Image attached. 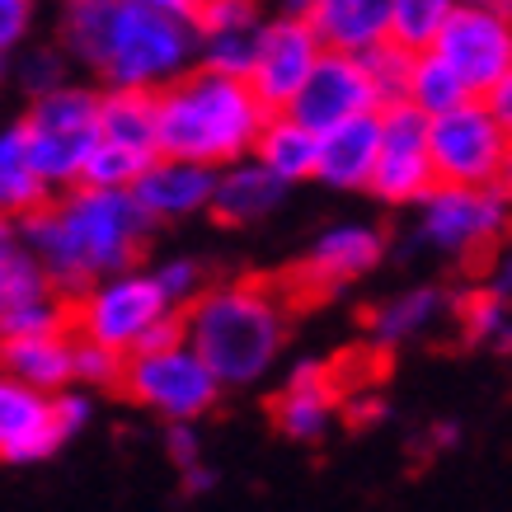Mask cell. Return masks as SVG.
Masks as SVG:
<instances>
[{
  "label": "cell",
  "instance_id": "6da1fadb",
  "mask_svg": "<svg viewBox=\"0 0 512 512\" xmlns=\"http://www.w3.org/2000/svg\"><path fill=\"white\" fill-rule=\"evenodd\" d=\"M19 226V249L47 273L52 292L76 301L90 282L137 268L151 240V221L141 217L132 193H99V188H66L29 212Z\"/></svg>",
  "mask_w": 512,
  "mask_h": 512
},
{
  "label": "cell",
  "instance_id": "7a4b0ae2",
  "mask_svg": "<svg viewBox=\"0 0 512 512\" xmlns=\"http://www.w3.org/2000/svg\"><path fill=\"white\" fill-rule=\"evenodd\" d=\"M179 325L221 390L259 386L287 348V292L259 278L207 282V292L179 311Z\"/></svg>",
  "mask_w": 512,
  "mask_h": 512
},
{
  "label": "cell",
  "instance_id": "3957f363",
  "mask_svg": "<svg viewBox=\"0 0 512 512\" xmlns=\"http://www.w3.org/2000/svg\"><path fill=\"white\" fill-rule=\"evenodd\" d=\"M264 118L268 113L245 80L207 76L193 66L184 80L156 94V156L226 170L235 160H249Z\"/></svg>",
  "mask_w": 512,
  "mask_h": 512
},
{
  "label": "cell",
  "instance_id": "277c9868",
  "mask_svg": "<svg viewBox=\"0 0 512 512\" xmlns=\"http://www.w3.org/2000/svg\"><path fill=\"white\" fill-rule=\"evenodd\" d=\"M198 66V33L193 24L141 0H123L109 33V52L99 62V90H141L160 94Z\"/></svg>",
  "mask_w": 512,
  "mask_h": 512
},
{
  "label": "cell",
  "instance_id": "5b68a950",
  "mask_svg": "<svg viewBox=\"0 0 512 512\" xmlns=\"http://www.w3.org/2000/svg\"><path fill=\"white\" fill-rule=\"evenodd\" d=\"M94 113H99V85H80V80H66L43 99H29L19 127H24L29 170L47 193H66L80 184L85 156L99 141Z\"/></svg>",
  "mask_w": 512,
  "mask_h": 512
},
{
  "label": "cell",
  "instance_id": "8992f818",
  "mask_svg": "<svg viewBox=\"0 0 512 512\" xmlns=\"http://www.w3.org/2000/svg\"><path fill=\"white\" fill-rule=\"evenodd\" d=\"M165 315L179 311L160 296L151 273L146 268H127V273H109V278L90 282L71 301V339L99 343V348L132 357L137 343L146 339V329L160 325Z\"/></svg>",
  "mask_w": 512,
  "mask_h": 512
},
{
  "label": "cell",
  "instance_id": "52a82bcc",
  "mask_svg": "<svg viewBox=\"0 0 512 512\" xmlns=\"http://www.w3.org/2000/svg\"><path fill=\"white\" fill-rule=\"evenodd\" d=\"M428 165L437 184L451 188H503L512 165L508 127L494 123L480 99L428 123Z\"/></svg>",
  "mask_w": 512,
  "mask_h": 512
},
{
  "label": "cell",
  "instance_id": "ba28073f",
  "mask_svg": "<svg viewBox=\"0 0 512 512\" xmlns=\"http://www.w3.org/2000/svg\"><path fill=\"white\" fill-rule=\"evenodd\" d=\"M118 390L165 423H198L221 400L217 376L202 367V357L188 343H174L160 353H132Z\"/></svg>",
  "mask_w": 512,
  "mask_h": 512
},
{
  "label": "cell",
  "instance_id": "9c48e42d",
  "mask_svg": "<svg viewBox=\"0 0 512 512\" xmlns=\"http://www.w3.org/2000/svg\"><path fill=\"white\" fill-rule=\"evenodd\" d=\"M508 235V184L503 188H451L433 184V193L419 202V240L423 245L480 259Z\"/></svg>",
  "mask_w": 512,
  "mask_h": 512
},
{
  "label": "cell",
  "instance_id": "30bf717a",
  "mask_svg": "<svg viewBox=\"0 0 512 512\" xmlns=\"http://www.w3.org/2000/svg\"><path fill=\"white\" fill-rule=\"evenodd\" d=\"M376 170L367 179V193L381 198L386 207H419L433 193V165H428V118L414 104H386L376 109Z\"/></svg>",
  "mask_w": 512,
  "mask_h": 512
},
{
  "label": "cell",
  "instance_id": "8fae6325",
  "mask_svg": "<svg viewBox=\"0 0 512 512\" xmlns=\"http://www.w3.org/2000/svg\"><path fill=\"white\" fill-rule=\"evenodd\" d=\"M433 57L461 76L475 99L484 90H494L498 80L512 76V19L508 10H475V5H456L447 15V24L437 29Z\"/></svg>",
  "mask_w": 512,
  "mask_h": 512
},
{
  "label": "cell",
  "instance_id": "7c38bea8",
  "mask_svg": "<svg viewBox=\"0 0 512 512\" xmlns=\"http://www.w3.org/2000/svg\"><path fill=\"white\" fill-rule=\"evenodd\" d=\"M325 47L315 43V33L301 19H264L259 29V47L249 62V94L259 99L264 113H287V104L296 99V90L306 85L311 66L320 62Z\"/></svg>",
  "mask_w": 512,
  "mask_h": 512
},
{
  "label": "cell",
  "instance_id": "4fadbf2b",
  "mask_svg": "<svg viewBox=\"0 0 512 512\" xmlns=\"http://www.w3.org/2000/svg\"><path fill=\"white\" fill-rule=\"evenodd\" d=\"M362 113H376V94L362 76L357 57H343V52H320L306 85L287 104V118L301 123L306 132H315V137L348 123V118H362Z\"/></svg>",
  "mask_w": 512,
  "mask_h": 512
},
{
  "label": "cell",
  "instance_id": "5bb4252c",
  "mask_svg": "<svg viewBox=\"0 0 512 512\" xmlns=\"http://www.w3.org/2000/svg\"><path fill=\"white\" fill-rule=\"evenodd\" d=\"M386 259V231L372 221H339L329 231L315 235V245L306 249V259L296 268V282L306 292H334L348 282L367 278L372 268Z\"/></svg>",
  "mask_w": 512,
  "mask_h": 512
},
{
  "label": "cell",
  "instance_id": "9a60e30c",
  "mask_svg": "<svg viewBox=\"0 0 512 512\" xmlns=\"http://www.w3.org/2000/svg\"><path fill=\"white\" fill-rule=\"evenodd\" d=\"M62 442L66 437L57 433L52 400L0 372V461L5 466H38L47 456H57Z\"/></svg>",
  "mask_w": 512,
  "mask_h": 512
},
{
  "label": "cell",
  "instance_id": "2e32d148",
  "mask_svg": "<svg viewBox=\"0 0 512 512\" xmlns=\"http://www.w3.org/2000/svg\"><path fill=\"white\" fill-rule=\"evenodd\" d=\"M212 184H217V170H202V165H188V160L156 156L127 193H132V202L141 207V217L151 221V226H165V221L207 217Z\"/></svg>",
  "mask_w": 512,
  "mask_h": 512
},
{
  "label": "cell",
  "instance_id": "e0dca14e",
  "mask_svg": "<svg viewBox=\"0 0 512 512\" xmlns=\"http://www.w3.org/2000/svg\"><path fill=\"white\" fill-rule=\"evenodd\" d=\"M334 414H339V386H334L329 362H315V357L296 362L282 395L273 400L278 433L292 437V442H320L329 433Z\"/></svg>",
  "mask_w": 512,
  "mask_h": 512
},
{
  "label": "cell",
  "instance_id": "ac0fdd59",
  "mask_svg": "<svg viewBox=\"0 0 512 512\" xmlns=\"http://www.w3.org/2000/svg\"><path fill=\"white\" fill-rule=\"evenodd\" d=\"M376 151H381L376 113L348 118V123L315 137V179L325 188H339V193H367V179L376 170Z\"/></svg>",
  "mask_w": 512,
  "mask_h": 512
},
{
  "label": "cell",
  "instance_id": "d6986e66",
  "mask_svg": "<svg viewBox=\"0 0 512 512\" xmlns=\"http://www.w3.org/2000/svg\"><path fill=\"white\" fill-rule=\"evenodd\" d=\"M306 29L325 52L362 57L367 47L386 43V0H315Z\"/></svg>",
  "mask_w": 512,
  "mask_h": 512
},
{
  "label": "cell",
  "instance_id": "ffe728a7",
  "mask_svg": "<svg viewBox=\"0 0 512 512\" xmlns=\"http://www.w3.org/2000/svg\"><path fill=\"white\" fill-rule=\"evenodd\" d=\"M287 198V188L278 179H268L254 160H235L226 170H217L212 184V202H207V217L221 226H254V221L273 217Z\"/></svg>",
  "mask_w": 512,
  "mask_h": 512
},
{
  "label": "cell",
  "instance_id": "44dd1931",
  "mask_svg": "<svg viewBox=\"0 0 512 512\" xmlns=\"http://www.w3.org/2000/svg\"><path fill=\"white\" fill-rule=\"evenodd\" d=\"M71 334H43V339H10L0 343V372L15 376L19 386L38 395H62L71 390Z\"/></svg>",
  "mask_w": 512,
  "mask_h": 512
},
{
  "label": "cell",
  "instance_id": "7402d4cb",
  "mask_svg": "<svg viewBox=\"0 0 512 512\" xmlns=\"http://www.w3.org/2000/svg\"><path fill=\"white\" fill-rule=\"evenodd\" d=\"M249 160L268 179H278L282 188L306 184V179H315V132L292 123L287 113H268L254 146H249Z\"/></svg>",
  "mask_w": 512,
  "mask_h": 512
},
{
  "label": "cell",
  "instance_id": "603a6c76",
  "mask_svg": "<svg viewBox=\"0 0 512 512\" xmlns=\"http://www.w3.org/2000/svg\"><path fill=\"white\" fill-rule=\"evenodd\" d=\"M123 0H62V19H57V52L71 66H90L99 71L104 52H109V33L118 19Z\"/></svg>",
  "mask_w": 512,
  "mask_h": 512
},
{
  "label": "cell",
  "instance_id": "cb8c5ba5",
  "mask_svg": "<svg viewBox=\"0 0 512 512\" xmlns=\"http://www.w3.org/2000/svg\"><path fill=\"white\" fill-rule=\"evenodd\" d=\"M94 127H99V141L127 146V151H137V156H156V94L99 90Z\"/></svg>",
  "mask_w": 512,
  "mask_h": 512
},
{
  "label": "cell",
  "instance_id": "d4e9b609",
  "mask_svg": "<svg viewBox=\"0 0 512 512\" xmlns=\"http://www.w3.org/2000/svg\"><path fill=\"white\" fill-rule=\"evenodd\" d=\"M442 311H447V296L437 292V287H409V292L381 301L367 315V329H372V339L381 348H395V343H409V339H419V334H428Z\"/></svg>",
  "mask_w": 512,
  "mask_h": 512
},
{
  "label": "cell",
  "instance_id": "484cf974",
  "mask_svg": "<svg viewBox=\"0 0 512 512\" xmlns=\"http://www.w3.org/2000/svg\"><path fill=\"white\" fill-rule=\"evenodd\" d=\"M52 198L29 170V151H24V127L5 123L0 127V217L24 221Z\"/></svg>",
  "mask_w": 512,
  "mask_h": 512
},
{
  "label": "cell",
  "instance_id": "4316f807",
  "mask_svg": "<svg viewBox=\"0 0 512 512\" xmlns=\"http://www.w3.org/2000/svg\"><path fill=\"white\" fill-rule=\"evenodd\" d=\"M470 99H475V94L461 85V76H456L442 57H433V52H419V57H414L409 85H404V104H414L428 123L451 109H461V104H470Z\"/></svg>",
  "mask_w": 512,
  "mask_h": 512
},
{
  "label": "cell",
  "instance_id": "83f0119b",
  "mask_svg": "<svg viewBox=\"0 0 512 512\" xmlns=\"http://www.w3.org/2000/svg\"><path fill=\"white\" fill-rule=\"evenodd\" d=\"M451 10H456V0H386V43L419 57L433 47Z\"/></svg>",
  "mask_w": 512,
  "mask_h": 512
},
{
  "label": "cell",
  "instance_id": "f1b7e54d",
  "mask_svg": "<svg viewBox=\"0 0 512 512\" xmlns=\"http://www.w3.org/2000/svg\"><path fill=\"white\" fill-rule=\"evenodd\" d=\"M456 320H461V339L475 348H508V301L489 287H470L456 296Z\"/></svg>",
  "mask_w": 512,
  "mask_h": 512
},
{
  "label": "cell",
  "instance_id": "f546056e",
  "mask_svg": "<svg viewBox=\"0 0 512 512\" xmlns=\"http://www.w3.org/2000/svg\"><path fill=\"white\" fill-rule=\"evenodd\" d=\"M156 156H137L127 146H113V141H94V151L85 156V170H80L76 188H99V193H127V188L141 179V170Z\"/></svg>",
  "mask_w": 512,
  "mask_h": 512
},
{
  "label": "cell",
  "instance_id": "4dcf8cb0",
  "mask_svg": "<svg viewBox=\"0 0 512 512\" xmlns=\"http://www.w3.org/2000/svg\"><path fill=\"white\" fill-rule=\"evenodd\" d=\"M357 66H362V76H367V85H372V94H376V109H386V104H400L404 99L414 52H404V47H395V43H376L357 57Z\"/></svg>",
  "mask_w": 512,
  "mask_h": 512
},
{
  "label": "cell",
  "instance_id": "1f68e13d",
  "mask_svg": "<svg viewBox=\"0 0 512 512\" xmlns=\"http://www.w3.org/2000/svg\"><path fill=\"white\" fill-rule=\"evenodd\" d=\"M43 334H71V301L62 296H43L29 306L0 315V343L10 339H43Z\"/></svg>",
  "mask_w": 512,
  "mask_h": 512
},
{
  "label": "cell",
  "instance_id": "d6a6232c",
  "mask_svg": "<svg viewBox=\"0 0 512 512\" xmlns=\"http://www.w3.org/2000/svg\"><path fill=\"white\" fill-rule=\"evenodd\" d=\"M123 367L127 357L113 353V348H99V343L76 339L71 343V386L94 395V390H118L123 386Z\"/></svg>",
  "mask_w": 512,
  "mask_h": 512
},
{
  "label": "cell",
  "instance_id": "836d02e7",
  "mask_svg": "<svg viewBox=\"0 0 512 512\" xmlns=\"http://www.w3.org/2000/svg\"><path fill=\"white\" fill-rule=\"evenodd\" d=\"M146 273H151V282L160 287V296L170 301L174 311L193 306V301L207 292V268H202V259H193V254H170V259H160V264L146 268Z\"/></svg>",
  "mask_w": 512,
  "mask_h": 512
},
{
  "label": "cell",
  "instance_id": "e575fe53",
  "mask_svg": "<svg viewBox=\"0 0 512 512\" xmlns=\"http://www.w3.org/2000/svg\"><path fill=\"white\" fill-rule=\"evenodd\" d=\"M10 71H15V85L24 90V99H43V94H52L57 85H66V71H71V62H66L57 47H29V52H19L15 62H10Z\"/></svg>",
  "mask_w": 512,
  "mask_h": 512
},
{
  "label": "cell",
  "instance_id": "d590c367",
  "mask_svg": "<svg viewBox=\"0 0 512 512\" xmlns=\"http://www.w3.org/2000/svg\"><path fill=\"white\" fill-rule=\"evenodd\" d=\"M43 296H57V292H52L47 273L33 264L24 249L10 264H0V315L15 311V306H29V301H43Z\"/></svg>",
  "mask_w": 512,
  "mask_h": 512
},
{
  "label": "cell",
  "instance_id": "8d00e7d4",
  "mask_svg": "<svg viewBox=\"0 0 512 512\" xmlns=\"http://www.w3.org/2000/svg\"><path fill=\"white\" fill-rule=\"evenodd\" d=\"M193 33H245L264 24V0H207L198 15L188 19Z\"/></svg>",
  "mask_w": 512,
  "mask_h": 512
},
{
  "label": "cell",
  "instance_id": "74e56055",
  "mask_svg": "<svg viewBox=\"0 0 512 512\" xmlns=\"http://www.w3.org/2000/svg\"><path fill=\"white\" fill-rule=\"evenodd\" d=\"M90 414H94V404H90V395L85 390H62V395H52V419H57V433L71 442V437L90 423Z\"/></svg>",
  "mask_w": 512,
  "mask_h": 512
},
{
  "label": "cell",
  "instance_id": "f35d334b",
  "mask_svg": "<svg viewBox=\"0 0 512 512\" xmlns=\"http://www.w3.org/2000/svg\"><path fill=\"white\" fill-rule=\"evenodd\" d=\"M33 29V0H0V52L10 57Z\"/></svg>",
  "mask_w": 512,
  "mask_h": 512
},
{
  "label": "cell",
  "instance_id": "ab89813d",
  "mask_svg": "<svg viewBox=\"0 0 512 512\" xmlns=\"http://www.w3.org/2000/svg\"><path fill=\"white\" fill-rule=\"evenodd\" d=\"M165 451H170V461L179 470L202 466V442H198V433H193V423H170V428H165Z\"/></svg>",
  "mask_w": 512,
  "mask_h": 512
},
{
  "label": "cell",
  "instance_id": "60d3db41",
  "mask_svg": "<svg viewBox=\"0 0 512 512\" xmlns=\"http://www.w3.org/2000/svg\"><path fill=\"white\" fill-rule=\"evenodd\" d=\"M174 343H184V325H179V315H165L160 325L146 329V339L137 343V353H160V348H174Z\"/></svg>",
  "mask_w": 512,
  "mask_h": 512
},
{
  "label": "cell",
  "instance_id": "b9f144b4",
  "mask_svg": "<svg viewBox=\"0 0 512 512\" xmlns=\"http://www.w3.org/2000/svg\"><path fill=\"white\" fill-rule=\"evenodd\" d=\"M480 104L489 109V118H494V123L508 127V123H512V76H508V80H498L494 90H484V94H480Z\"/></svg>",
  "mask_w": 512,
  "mask_h": 512
},
{
  "label": "cell",
  "instance_id": "7bdbcfd3",
  "mask_svg": "<svg viewBox=\"0 0 512 512\" xmlns=\"http://www.w3.org/2000/svg\"><path fill=\"white\" fill-rule=\"evenodd\" d=\"M311 5L315 0H264V19H301L306 24Z\"/></svg>",
  "mask_w": 512,
  "mask_h": 512
},
{
  "label": "cell",
  "instance_id": "ee69618b",
  "mask_svg": "<svg viewBox=\"0 0 512 512\" xmlns=\"http://www.w3.org/2000/svg\"><path fill=\"white\" fill-rule=\"evenodd\" d=\"M141 5H151V10H165V15H179V19H193L207 5V0H141Z\"/></svg>",
  "mask_w": 512,
  "mask_h": 512
},
{
  "label": "cell",
  "instance_id": "f6af8a7d",
  "mask_svg": "<svg viewBox=\"0 0 512 512\" xmlns=\"http://www.w3.org/2000/svg\"><path fill=\"white\" fill-rule=\"evenodd\" d=\"M348 419H353V423L381 419V400H372V395H362V400H348Z\"/></svg>",
  "mask_w": 512,
  "mask_h": 512
},
{
  "label": "cell",
  "instance_id": "bcb514c9",
  "mask_svg": "<svg viewBox=\"0 0 512 512\" xmlns=\"http://www.w3.org/2000/svg\"><path fill=\"white\" fill-rule=\"evenodd\" d=\"M212 484H217V470H207V466L184 470V489H188V494H207Z\"/></svg>",
  "mask_w": 512,
  "mask_h": 512
},
{
  "label": "cell",
  "instance_id": "7dc6e473",
  "mask_svg": "<svg viewBox=\"0 0 512 512\" xmlns=\"http://www.w3.org/2000/svg\"><path fill=\"white\" fill-rule=\"evenodd\" d=\"M15 254H19V226L0 217V264H10Z\"/></svg>",
  "mask_w": 512,
  "mask_h": 512
},
{
  "label": "cell",
  "instance_id": "c3c4849f",
  "mask_svg": "<svg viewBox=\"0 0 512 512\" xmlns=\"http://www.w3.org/2000/svg\"><path fill=\"white\" fill-rule=\"evenodd\" d=\"M456 437H461V433H456V423H437V428H433V447H456Z\"/></svg>",
  "mask_w": 512,
  "mask_h": 512
},
{
  "label": "cell",
  "instance_id": "681fc988",
  "mask_svg": "<svg viewBox=\"0 0 512 512\" xmlns=\"http://www.w3.org/2000/svg\"><path fill=\"white\" fill-rule=\"evenodd\" d=\"M5 76H10V57L0 52V85H5Z\"/></svg>",
  "mask_w": 512,
  "mask_h": 512
}]
</instances>
